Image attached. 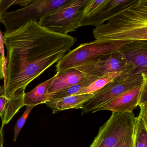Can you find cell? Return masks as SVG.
Wrapping results in <instances>:
<instances>
[{
  "label": "cell",
  "mask_w": 147,
  "mask_h": 147,
  "mask_svg": "<svg viewBox=\"0 0 147 147\" xmlns=\"http://www.w3.org/2000/svg\"><path fill=\"white\" fill-rule=\"evenodd\" d=\"M119 51L137 72L147 75V41L131 42Z\"/></svg>",
  "instance_id": "8fae6325"
},
{
  "label": "cell",
  "mask_w": 147,
  "mask_h": 147,
  "mask_svg": "<svg viewBox=\"0 0 147 147\" xmlns=\"http://www.w3.org/2000/svg\"><path fill=\"white\" fill-rule=\"evenodd\" d=\"M99 77L86 76V78L82 82L62 91H60L47 96L46 101L49 100L61 98L72 95H76L80 91L88 87L90 84H92Z\"/></svg>",
  "instance_id": "2e32d148"
},
{
  "label": "cell",
  "mask_w": 147,
  "mask_h": 147,
  "mask_svg": "<svg viewBox=\"0 0 147 147\" xmlns=\"http://www.w3.org/2000/svg\"><path fill=\"white\" fill-rule=\"evenodd\" d=\"M69 0H32L27 5L12 11L6 12L0 18L5 32L14 30L30 21L38 22L44 15L67 3Z\"/></svg>",
  "instance_id": "8992f818"
},
{
  "label": "cell",
  "mask_w": 147,
  "mask_h": 147,
  "mask_svg": "<svg viewBox=\"0 0 147 147\" xmlns=\"http://www.w3.org/2000/svg\"><path fill=\"white\" fill-rule=\"evenodd\" d=\"M93 95L94 93L72 95L61 98L49 100L45 104L52 110L53 113L55 114L64 110L81 109L83 104L89 100Z\"/></svg>",
  "instance_id": "4fadbf2b"
},
{
  "label": "cell",
  "mask_w": 147,
  "mask_h": 147,
  "mask_svg": "<svg viewBox=\"0 0 147 147\" xmlns=\"http://www.w3.org/2000/svg\"><path fill=\"white\" fill-rule=\"evenodd\" d=\"M134 147H147V123L138 116L134 131Z\"/></svg>",
  "instance_id": "ac0fdd59"
},
{
  "label": "cell",
  "mask_w": 147,
  "mask_h": 147,
  "mask_svg": "<svg viewBox=\"0 0 147 147\" xmlns=\"http://www.w3.org/2000/svg\"><path fill=\"white\" fill-rule=\"evenodd\" d=\"M4 142V136L3 128L0 129V147H3Z\"/></svg>",
  "instance_id": "603a6c76"
},
{
  "label": "cell",
  "mask_w": 147,
  "mask_h": 147,
  "mask_svg": "<svg viewBox=\"0 0 147 147\" xmlns=\"http://www.w3.org/2000/svg\"><path fill=\"white\" fill-rule=\"evenodd\" d=\"M34 107L32 106H27L24 112L17 121L14 129V142L17 140L20 132L24 127L30 113Z\"/></svg>",
  "instance_id": "ffe728a7"
},
{
  "label": "cell",
  "mask_w": 147,
  "mask_h": 147,
  "mask_svg": "<svg viewBox=\"0 0 147 147\" xmlns=\"http://www.w3.org/2000/svg\"><path fill=\"white\" fill-rule=\"evenodd\" d=\"M6 48L5 78L0 94L6 98L25 93L32 82L69 51L76 41L30 21L3 34Z\"/></svg>",
  "instance_id": "6da1fadb"
},
{
  "label": "cell",
  "mask_w": 147,
  "mask_h": 147,
  "mask_svg": "<svg viewBox=\"0 0 147 147\" xmlns=\"http://www.w3.org/2000/svg\"><path fill=\"white\" fill-rule=\"evenodd\" d=\"M143 83L120 94L110 102L94 109L91 113H94L101 111H110L112 112L133 113V111L138 106Z\"/></svg>",
  "instance_id": "30bf717a"
},
{
  "label": "cell",
  "mask_w": 147,
  "mask_h": 147,
  "mask_svg": "<svg viewBox=\"0 0 147 147\" xmlns=\"http://www.w3.org/2000/svg\"><path fill=\"white\" fill-rule=\"evenodd\" d=\"M131 42L96 40L81 44L65 55L56 65L57 72L75 68L97 57L119 51Z\"/></svg>",
  "instance_id": "5b68a950"
},
{
  "label": "cell",
  "mask_w": 147,
  "mask_h": 147,
  "mask_svg": "<svg viewBox=\"0 0 147 147\" xmlns=\"http://www.w3.org/2000/svg\"><path fill=\"white\" fill-rule=\"evenodd\" d=\"M88 1L69 0L58 9L44 15L38 24L53 32L68 35L80 27V23Z\"/></svg>",
  "instance_id": "3957f363"
},
{
  "label": "cell",
  "mask_w": 147,
  "mask_h": 147,
  "mask_svg": "<svg viewBox=\"0 0 147 147\" xmlns=\"http://www.w3.org/2000/svg\"><path fill=\"white\" fill-rule=\"evenodd\" d=\"M138 106L140 108L139 115L144 118L147 117V80L143 83Z\"/></svg>",
  "instance_id": "d6986e66"
},
{
  "label": "cell",
  "mask_w": 147,
  "mask_h": 147,
  "mask_svg": "<svg viewBox=\"0 0 147 147\" xmlns=\"http://www.w3.org/2000/svg\"><path fill=\"white\" fill-rule=\"evenodd\" d=\"M137 0H104L98 8L90 16L83 18L80 26H93L96 27L110 20L135 3Z\"/></svg>",
  "instance_id": "9c48e42d"
},
{
  "label": "cell",
  "mask_w": 147,
  "mask_h": 147,
  "mask_svg": "<svg viewBox=\"0 0 147 147\" xmlns=\"http://www.w3.org/2000/svg\"><path fill=\"white\" fill-rule=\"evenodd\" d=\"M124 72H113V73H109L103 76H100L92 84H90L88 87L80 91L76 95L84 94L93 93L103 88L107 84L111 81L113 79Z\"/></svg>",
  "instance_id": "e0dca14e"
},
{
  "label": "cell",
  "mask_w": 147,
  "mask_h": 147,
  "mask_svg": "<svg viewBox=\"0 0 147 147\" xmlns=\"http://www.w3.org/2000/svg\"><path fill=\"white\" fill-rule=\"evenodd\" d=\"M146 80L147 75L145 74L134 70L123 72L103 88L94 93L93 97L81 108L82 114L91 112L120 94L141 85Z\"/></svg>",
  "instance_id": "277c9868"
},
{
  "label": "cell",
  "mask_w": 147,
  "mask_h": 147,
  "mask_svg": "<svg viewBox=\"0 0 147 147\" xmlns=\"http://www.w3.org/2000/svg\"><path fill=\"white\" fill-rule=\"evenodd\" d=\"M1 0H0V4H1ZM1 13H0V18H1Z\"/></svg>",
  "instance_id": "cb8c5ba5"
},
{
  "label": "cell",
  "mask_w": 147,
  "mask_h": 147,
  "mask_svg": "<svg viewBox=\"0 0 147 147\" xmlns=\"http://www.w3.org/2000/svg\"><path fill=\"white\" fill-rule=\"evenodd\" d=\"M75 68L86 76L96 77L113 72L129 70L136 72L134 66L128 61L119 51L101 55Z\"/></svg>",
  "instance_id": "ba28073f"
},
{
  "label": "cell",
  "mask_w": 147,
  "mask_h": 147,
  "mask_svg": "<svg viewBox=\"0 0 147 147\" xmlns=\"http://www.w3.org/2000/svg\"><path fill=\"white\" fill-rule=\"evenodd\" d=\"M54 78V76L37 86L30 92L25 93L24 97V106H36L45 103L47 91Z\"/></svg>",
  "instance_id": "9a60e30c"
},
{
  "label": "cell",
  "mask_w": 147,
  "mask_h": 147,
  "mask_svg": "<svg viewBox=\"0 0 147 147\" xmlns=\"http://www.w3.org/2000/svg\"><path fill=\"white\" fill-rule=\"evenodd\" d=\"M24 94L15 95L10 98H6L0 95V118L2 121V126L7 124L20 109L24 106Z\"/></svg>",
  "instance_id": "5bb4252c"
},
{
  "label": "cell",
  "mask_w": 147,
  "mask_h": 147,
  "mask_svg": "<svg viewBox=\"0 0 147 147\" xmlns=\"http://www.w3.org/2000/svg\"><path fill=\"white\" fill-rule=\"evenodd\" d=\"M93 34L100 41H147V0H137L106 24L96 27Z\"/></svg>",
  "instance_id": "7a4b0ae2"
},
{
  "label": "cell",
  "mask_w": 147,
  "mask_h": 147,
  "mask_svg": "<svg viewBox=\"0 0 147 147\" xmlns=\"http://www.w3.org/2000/svg\"><path fill=\"white\" fill-rule=\"evenodd\" d=\"M134 132L126 136L113 147H134Z\"/></svg>",
  "instance_id": "44dd1931"
},
{
  "label": "cell",
  "mask_w": 147,
  "mask_h": 147,
  "mask_svg": "<svg viewBox=\"0 0 147 147\" xmlns=\"http://www.w3.org/2000/svg\"><path fill=\"white\" fill-rule=\"evenodd\" d=\"M136 117L133 113L112 112L99 128L89 147H113L126 136L134 133Z\"/></svg>",
  "instance_id": "52a82bcc"
},
{
  "label": "cell",
  "mask_w": 147,
  "mask_h": 147,
  "mask_svg": "<svg viewBox=\"0 0 147 147\" xmlns=\"http://www.w3.org/2000/svg\"><path fill=\"white\" fill-rule=\"evenodd\" d=\"M86 76L76 68L57 72L47 91V96L68 88L84 80Z\"/></svg>",
  "instance_id": "7c38bea8"
},
{
  "label": "cell",
  "mask_w": 147,
  "mask_h": 147,
  "mask_svg": "<svg viewBox=\"0 0 147 147\" xmlns=\"http://www.w3.org/2000/svg\"><path fill=\"white\" fill-rule=\"evenodd\" d=\"M4 74L3 70V61L1 55L0 54V80L4 79Z\"/></svg>",
  "instance_id": "7402d4cb"
}]
</instances>
